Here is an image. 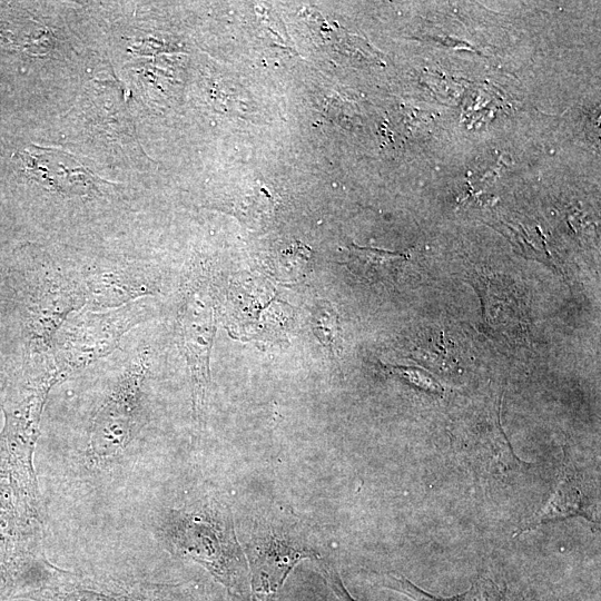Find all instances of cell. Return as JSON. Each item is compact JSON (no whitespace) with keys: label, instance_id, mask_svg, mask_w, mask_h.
<instances>
[{"label":"cell","instance_id":"obj_2","mask_svg":"<svg viewBox=\"0 0 601 601\" xmlns=\"http://www.w3.org/2000/svg\"><path fill=\"white\" fill-rule=\"evenodd\" d=\"M156 538L180 558L205 568L228 588L243 577V563L227 511L216 502L167 509L155 521Z\"/></svg>","mask_w":601,"mask_h":601},{"label":"cell","instance_id":"obj_11","mask_svg":"<svg viewBox=\"0 0 601 601\" xmlns=\"http://www.w3.org/2000/svg\"><path fill=\"white\" fill-rule=\"evenodd\" d=\"M582 516L595 522L593 509L583 480L570 460L564 459L559 482L546 503L524 520L514 536L535 530L542 524Z\"/></svg>","mask_w":601,"mask_h":601},{"label":"cell","instance_id":"obj_7","mask_svg":"<svg viewBox=\"0 0 601 601\" xmlns=\"http://www.w3.org/2000/svg\"><path fill=\"white\" fill-rule=\"evenodd\" d=\"M183 287L178 313L180 343L191 377L193 411L201 420L210 383L209 356L215 334V305L204 270L190 272Z\"/></svg>","mask_w":601,"mask_h":601},{"label":"cell","instance_id":"obj_3","mask_svg":"<svg viewBox=\"0 0 601 601\" xmlns=\"http://www.w3.org/2000/svg\"><path fill=\"white\" fill-rule=\"evenodd\" d=\"M45 513L0 480V601L20 598L39 587L52 563L43 551Z\"/></svg>","mask_w":601,"mask_h":601},{"label":"cell","instance_id":"obj_8","mask_svg":"<svg viewBox=\"0 0 601 601\" xmlns=\"http://www.w3.org/2000/svg\"><path fill=\"white\" fill-rule=\"evenodd\" d=\"M305 536L292 524L270 516L257 523L248 540L252 591L256 601H275L293 568L316 556Z\"/></svg>","mask_w":601,"mask_h":601},{"label":"cell","instance_id":"obj_13","mask_svg":"<svg viewBox=\"0 0 601 601\" xmlns=\"http://www.w3.org/2000/svg\"><path fill=\"white\" fill-rule=\"evenodd\" d=\"M406 259L402 253L351 244L346 265L356 275L375 283L392 279Z\"/></svg>","mask_w":601,"mask_h":601},{"label":"cell","instance_id":"obj_17","mask_svg":"<svg viewBox=\"0 0 601 601\" xmlns=\"http://www.w3.org/2000/svg\"><path fill=\"white\" fill-rule=\"evenodd\" d=\"M400 377L407 380L411 384L432 392V393H439L441 392V386L433 381L428 375L423 374L422 372L413 368H403L397 367L396 371H394Z\"/></svg>","mask_w":601,"mask_h":601},{"label":"cell","instance_id":"obj_1","mask_svg":"<svg viewBox=\"0 0 601 601\" xmlns=\"http://www.w3.org/2000/svg\"><path fill=\"white\" fill-rule=\"evenodd\" d=\"M65 381L51 354L22 357L0 406V480L30 496H40L33 455L41 415L52 387Z\"/></svg>","mask_w":601,"mask_h":601},{"label":"cell","instance_id":"obj_6","mask_svg":"<svg viewBox=\"0 0 601 601\" xmlns=\"http://www.w3.org/2000/svg\"><path fill=\"white\" fill-rule=\"evenodd\" d=\"M17 273V300L8 315L18 318L23 356L51 353L55 335L66 319L85 307L82 278L63 274L36 278Z\"/></svg>","mask_w":601,"mask_h":601},{"label":"cell","instance_id":"obj_15","mask_svg":"<svg viewBox=\"0 0 601 601\" xmlns=\"http://www.w3.org/2000/svg\"><path fill=\"white\" fill-rule=\"evenodd\" d=\"M17 273L0 264V313L8 315L17 300Z\"/></svg>","mask_w":601,"mask_h":601},{"label":"cell","instance_id":"obj_10","mask_svg":"<svg viewBox=\"0 0 601 601\" xmlns=\"http://www.w3.org/2000/svg\"><path fill=\"white\" fill-rule=\"evenodd\" d=\"M86 304L83 309H112L158 292L156 274L147 268L129 265L89 272L82 278Z\"/></svg>","mask_w":601,"mask_h":601},{"label":"cell","instance_id":"obj_5","mask_svg":"<svg viewBox=\"0 0 601 601\" xmlns=\"http://www.w3.org/2000/svg\"><path fill=\"white\" fill-rule=\"evenodd\" d=\"M147 298L112 309L71 314L51 345L55 366L65 380L112 353L127 332L147 321L151 308Z\"/></svg>","mask_w":601,"mask_h":601},{"label":"cell","instance_id":"obj_14","mask_svg":"<svg viewBox=\"0 0 601 601\" xmlns=\"http://www.w3.org/2000/svg\"><path fill=\"white\" fill-rule=\"evenodd\" d=\"M275 208L274 199L264 189L253 195H247L231 210L237 217H243L247 223H264L270 217Z\"/></svg>","mask_w":601,"mask_h":601},{"label":"cell","instance_id":"obj_16","mask_svg":"<svg viewBox=\"0 0 601 601\" xmlns=\"http://www.w3.org/2000/svg\"><path fill=\"white\" fill-rule=\"evenodd\" d=\"M316 329L317 337L324 345L332 347L335 339L336 318L331 315L329 309H319L316 312Z\"/></svg>","mask_w":601,"mask_h":601},{"label":"cell","instance_id":"obj_18","mask_svg":"<svg viewBox=\"0 0 601 601\" xmlns=\"http://www.w3.org/2000/svg\"><path fill=\"white\" fill-rule=\"evenodd\" d=\"M321 571L338 601H357L346 590L338 573L332 566L322 563Z\"/></svg>","mask_w":601,"mask_h":601},{"label":"cell","instance_id":"obj_9","mask_svg":"<svg viewBox=\"0 0 601 601\" xmlns=\"http://www.w3.org/2000/svg\"><path fill=\"white\" fill-rule=\"evenodd\" d=\"M20 599L31 601H170L115 580L83 577L52 565L45 581Z\"/></svg>","mask_w":601,"mask_h":601},{"label":"cell","instance_id":"obj_19","mask_svg":"<svg viewBox=\"0 0 601 601\" xmlns=\"http://www.w3.org/2000/svg\"><path fill=\"white\" fill-rule=\"evenodd\" d=\"M12 372L13 371L9 370V366L0 352V406L4 398Z\"/></svg>","mask_w":601,"mask_h":601},{"label":"cell","instance_id":"obj_12","mask_svg":"<svg viewBox=\"0 0 601 601\" xmlns=\"http://www.w3.org/2000/svg\"><path fill=\"white\" fill-rule=\"evenodd\" d=\"M375 580L378 585L405 594L414 601H509L494 581L483 577L477 578L469 590L452 597L432 594L395 573H383Z\"/></svg>","mask_w":601,"mask_h":601},{"label":"cell","instance_id":"obj_4","mask_svg":"<svg viewBox=\"0 0 601 601\" xmlns=\"http://www.w3.org/2000/svg\"><path fill=\"white\" fill-rule=\"evenodd\" d=\"M149 363V352L145 348L126 365L96 410L85 453L90 467L112 465L135 439L142 413Z\"/></svg>","mask_w":601,"mask_h":601}]
</instances>
